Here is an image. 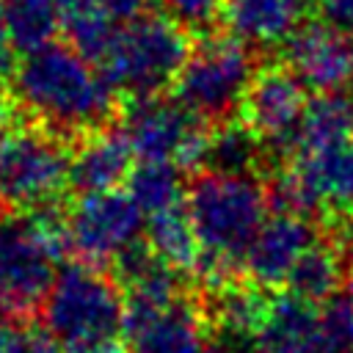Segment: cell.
Masks as SVG:
<instances>
[{
    "label": "cell",
    "mask_w": 353,
    "mask_h": 353,
    "mask_svg": "<svg viewBox=\"0 0 353 353\" xmlns=\"http://www.w3.org/2000/svg\"><path fill=\"white\" fill-rule=\"evenodd\" d=\"M268 306H270V298L259 287L229 284L226 290H221V301H218L221 331L254 342V336H256V331L268 314Z\"/></svg>",
    "instance_id": "d4e9b609"
},
{
    "label": "cell",
    "mask_w": 353,
    "mask_h": 353,
    "mask_svg": "<svg viewBox=\"0 0 353 353\" xmlns=\"http://www.w3.org/2000/svg\"><path fill=\"white\" fill-rule=\"evenodd\" d=\"M143 212L121 190L85 193L66 215L69 251L77 262L102 268L116 262L143 232Z\"/></svg>",
    "instance_id": "ba28073f"
},
{
    "label": "cell",
    "mask_w": 353,
    "mask_h": 353,
    "mask_svg": "<svg viewBox=\"0 0 353 353\" xmlns=\"http://www.w3.org/2000/svg\"><path fill=\"white\" fill-rule=\"evenodd\" d=\"M306 91L309 88L287 63L265 66L254 74L240 105V116L262 138V143L290 152L309 105Z\"/></svg>",
    "instance_id": "30bf717a"
},
{
    "label": "cell",
    "mask_w": 353,
    "mask_h": 353,
    "mask_svg": "<svg viewBox=\"0 0 353 353\" xmlns=\"http://www.w3.org/2000/svg\"><path fill=\"white\" fill-rule=\"evenodd\" d=\"M121 132L138 160H165L182 171L201 168L207 160L210 127L174 97L132 99Z\"/></svg>",
    "instance_id": "52a82bcc"
},
{
    "label": "cell",
    "mask_w": 353,
    "mask_h": 353,
    "mask_svg": "<svg viewBox=\"0 0 353 353\" xmlns=\"http://www.w3.org/2000/svg\"><path fill=\"white\" fill-rule=\"evenodd\" d=\"M268 207V190L251 174L204 171L185 193V210L201 248L199 254L234 270L265 223Z\"/></svg>",
    "instance_id": "7a4b0ae2"
},
{
    "label": "cell",
    "mask_w": 353,
    "mask_h": 353,
    "mask_svg": "<svg viewBox=\"0 0 353 353\" xmlns=\"http://www.w3.org/2000/svg\"><path fill=\"white\" fill-rule=\"evenodd\" d=\"M55 254L30 215L0 221V309L25 317L55 281Z\"/></svg>",
    "instance_id": "9c48e42d"
},
{
    "label": "cell",
    "mask_w": 353,
    "mask_h": 353,
    "mask_svg": "<svg viewBox=\"0 0 353 353\" xmlns=\"http://www.w3.org/2000/svg\"><path fill=\"white\" fill-rule=\"evenodd\" d=\"M127 193L146 218L179 207L185 204L182 168L165 160H141L127 176Z\"/></svg>",
    "instance_id": "7402d4cb"
},
{
    "label": "cell",
    "mask_w": 353,
    "mask_h": 353,
    "mask_svg": "<svg viewBox=\"0 0 353 353\" xmlns=\"http://www.w3.org/2000/svg\"><path fill=\"white\" fill-rule=\"evenodd\" d=\"M314 243L317 232L306 215L273 212L259 226L243 262L256 287H279L287 281L301 254Z\"/></svg>",
    "instance_id": "4fadbf2b"
},
{
    "label": "cell",
    "mask_w": 353,
    "mask_h": 353,
    "mask_svg": "<svg viewBox=\"0 0 353 353\" xmlns=\"http://www.w3.org/2000/svg\"><path fill=\"white\" fill-rule=\"evenodd\" d=\"M345 268H342V248H336L331 240L328 243H314L309 245L301 259L292 265L287 284L290 292L309 303H325L336 295L342 287Z\"/></svg>",
    "instance_id": "d6986e66"
},
{
    "label": "cell",
    "mask_w": 353,
    "mask_h": 353,
    "mask_svg": "<svg viewBox=\"0 0 353 353\" xmlns=\"http://www.w3.org/2000/svg\"><path fill=\"white\" fill-rule=\"evenodd\" d=\"M190 52L188 30L165 14H138L116 25L97 66L108 83L130 99L154 97L174 85Z\"/></svg>",
    "instance_id": "3957f363"
},
{
    "label": "cell",
    "mask_w": 353,
    "mask_h": 353,
    "mask_svg": "<svg viewBox=\"0 0 353 353\" xmlns=\"http://www.w3.org/2000/svg\"><path fill=\"white\" fill-rule=\"evenodd\" d=\"M262 138L240 119L218 121L207 141V171L218 174H251L262 160Z\"/></svg>",
    "instance_id": "ffe728a7"
},
{
    "label": "cell",
    "mask_w": 353,
    "mask_h": 353,
    "mask_svg": "<svg viewBox=\"0 0 353 353\" xmlns=\"http://www.w3.org/2000/svg\"><path fill=\"white\" fill-rule=\"evenodd\" d=\"M130 353H207V331L201 314L176 301L163 309L124 306V328Z\"/></svg>",
    "instance_id": "7c38bea8"
},
{
    "label": "cell",
    "mask_w": 353,
    "mask_h": 353,
    "mask_svg": "<svg viewBox=\"0 0 353 353\" xmlns=\"http://www.w3.org/2000/svg\"><path fill=\"white\" fill-rule=\"evenodd\" d=\"M61 353H130V350L121 342H116V336H108V339H88V342L63 345Z\"/></svg>",
    "instance_id": "f1b7e54d"
},
{
    "label": "cell",
    "mask_w": 353,
    "mask_h": 353,
    "mask_svg": "<svg viewBox=\"0 0 353 353\" xmlns=\"http://www.w3.org/2000/svg\"><path fill=\"white\" fill-rule=\"evenodd\" d=\"M146 245L174 270H193L199 259V240L185 204L146 218Z\"/></svg>",
    "instance_id": "44dd1931"
},
{
    "label": "cell",
    "mask_w": 353,
    "mask_h": 353,
    "mask_svg": "<svg viewBox=\"0 0 353 353\" xmlns=\"http://www.w3.org/2000/svg\"><path fill=\"white\" fill-rule=\"evenodd\" d=\"M132 157L135 154L121 130H94L83 135L80 146L72 152L69 185L80 196L116 190L121 182H127Z\"/></svg>",
    "instance_id": "9a60e30c"
},
{
    "label": "cell",
    "mask_w": 353,
    "mask_h": 353,
    "mask_svg": "<svg viewBox=\"0 0 353 353\" xmlns=\"http://www.w3.org/2000/svg\"><path fill=\"white\" fill-rule=\"evenodd\" d=\"M353 138V99L342 91L309 99L290 154H309Z\"/></svg>",
    "instance_id": "ac0fdd59"
},
{
    "label": "cell",
    "mask_w": 353,
    "mask_h": 353,
    "mask_svg": "<svg viewBox=\"0 0 353 353\" xmlns=\"http://www.w3.org/2000/svg\"><path fill=\"white\" fill-rule=\"evenodd\" d=\"M298 0H226L223 22L248 47H281L301 25Z\"/></svg>",
    "instance_id": "e0dca14e"
},
{
    "label": "cell",
    "mask_w": 353,
    "mask_h": 353,
    "mask_svg": "<svg viewBox=\"0 0 353 353\" xmlns=\"http://www.w3.org/2000/svg\"><path fill=\"white\" fill-rule=\"evenodd\" d=\"M3 14L11 47L19 52H30L55 41L61 28L55 0H3Z\"/></svg>",
    "instance_id": "cb8c5ba5"
},
{
    "label": "cell",
    "mask_w": 353,
    "mask_h": 353,
    "mask_svg": "<svg viewBox=\"0 0 353 353\" xmlns=\"http://www.w3.org/2000/svg\"><path fill=\"white\" fill-rule=\"evenodd\" d=\"M6 124H8V97L3 91V85H0V132L6 130Z\"/></svg>",
    "instance_id": "836d02e7"
},
{
    "label": "cell",
    "mask_w": 353,
    "mask_h": 353,
    "mask_svg": "<svg viewBox=\"0 0 353 353\" xmlns=\"http://www.w3.org/2000/svg\"><path fill=\"white\" fill-rule=\"evenodd\" d=\"M44 331L63 345L108 339L124 328V298L116 279L85 262L63 265L41 301Z\"/></svg>",
    "instance_id": "5b68a950"
},
{
    "label": "cell",
    "mask_w": 353,
    "mask_h": 353,
    "mask_svg": "<svg viewBox=\"0 0 353 353\" xmlns=\"http://www.w3.org/2000/svg\"><path fill=\"white\" fill-rule=\"evenodd\" d=\"M290 168L301 176L317 210L353 221V138L320 152L292 154Z\"/></svg>",
    "instance_id": "5bb4252c"
},
{
    "label": "cell",
    "mask_w": 353,
    "mask_h": 353,
    "mask_svg": "<svg viewBox=\"0 0 353 353\" xmlns=\"http://www.w3.org/2000/svg\"><path fill=\"white\" fill-rule=\"evenodd\" d=\"M61 14V28L69 36V44L77 47L85 58L99 61L108 41L116 33V19L105 11L102 0H55Z\"/></svg>",
    "instance_id": "603a6c76"
},
{
    "label": "cell",
    "mask_w": 353,
    "mask_h": 353,
    "mask_svg": "<svg viewBox=\"0 0 353 353\" xmlns=\"http://www.w3.org/2000/svg\"><path fill=\"white\" fill-rule=\"evenodd\" d=\"M66 138L30 124L0 132V210L33 212L58 201L69 185Z\"/></svg>",
    "instance_id": "8992f818"
},
{
    "label": "cell",
    "mask_w": 353,
    "mask_h": 353,
    "mask_svg": "<svg viewBox=\"0 0 353 353\" xmlns=\"http://www.w3.org/2000/svg\"><path fill=\"white\" fill-rule=\"evenodd\" d=\"M11 39L6 30V14H3V0H0V77L11 74Z\"/></svg>",
    "instance_id": "4dcf8cb0"
},
{
    "label": "cell",
    "mask_w": 353,
    "mask_h": 353,
    "mask_svg": "<svg viewBox=\"0 0 353 353\" xmlns=\"http://www.w3.org/2000/svg\"><path fill=\"white\" fill-rule=\"evenodd\" d=\"M11 97L39 127L61 138L102 130L116 108V88L102 69L61 41L22 52L11 69Z\"/></svg>",
    "instance_id": "6da1fadb"
},
{
    "label": "cell",
    "mask_w": 353,
    "mask_h": 353,
    "mask_svg": "<svg viewBox=\"0 0 353 353\" xmlns=\"http://www.w3.org/2000/svg\"><path fill=\"white\" fill-rule=\"evenodd\" d=\"M320 19L339 33H353V0H317Z\"/></svg>",
    "instance_id": "4316f807"
},
{
    "label": "cell",
    "mask_w": 353,
    "mask_h": 353,
    "mask_svg": "<svg viewBox=\"0 0 353 353\" xmlns=\"http://www.w3.org/2000/svg\"><path fill=\"white\" fill-rule=\"evenodd\" d=\"M14 353H61V350H58L55 339H52L47 331H39V328H22Z\"/></svg>",
    "instance_id": "83f0119b"
},
{
    "label": "cell",
    "mask_w": 353,
    "mask_h": 353,
    "mask_svg": "<svg viewBox=\"0 0 353 353\" xmlns=\"http://www.w3.org/2000/svg\"><path fill=\"white\" fill-rule=\"evenodd\" d=\"M350 353H353V345H350Z\"/></svg>",
    "instance_id": "d590c367"
},
{
    "label": "cell",
    "mask_w": 353,
    "mask_h": 353,
    "mask_svg": "<svg viewBox=\"0 0 353 353\" xmlns=\"http://www.w3.org/2000/svg\"><path fill=\"white\" fill-rule=\"evenodd\" d=\"M281 47L287 66L317 94L342 91L353 77V44L323 19L298 25Z\"/></svg>",
    "instance_id": "8fae6325"
},
{
    "label": "cell",
    "mask_w": 353,
    "mask_h": 353,
    "mask_svg": "<svg viewBox=\"0 0 353 353\" xmlns=\"http://www.w3.org/2000/svg\"><path fill=\"white\" fill-rule=\"evenodd\" d=\"M102 6L116 22H127V19L138 17V14H143L149 0H102Z\"/></svg>",
    "instance_id": "f546056e"
},
{
    "label": "cell",
    "mask_w": 353,
    "mask_h": 353,
    "mask_svg": "<svg viewBox=\"0 0 353 353\" xmlns=\"http://www.w3.org/2000/svg\"><path fill=\"white\" fill-rule=\"evenodd\" d=\"M301 6H309V3H317V0H298Z\"/></svg>",
    "instance_id": "e575fe53"
},
{
    "label": "cell",
    "mask_w": 353,
    "mask_h": 353,
    "mask_svg": "<svg viewBox=\"0 0 353 353\" xmlns=\"http://www.w3.org/2000/svg\"><path fill=\"white\" fill-rule=\"evenodd\" d=\"M19 331H22V325L3 323V320H0V353H14L17 339H19Z\"/></svg>",
    "instance_id": "1f68e13d"
},
{
    "label": "cell",
    "mask_w": 353,
    "mask_h": 353,
    "mask_svg": "<svg viewBox=\"0 0 353 353\" xmlns=\"http://www.w3.org/2000/svg\"><path fill=\"white\" fill-rule=\"evenodd\" d=\"M256 74L254 52L232 33H210L188 52L174 80V99L204 121H226L240 110Z\"/></svg>",
    "instance_id": "277c9868"
},
{
    "label": "cell",
    "mask_w": 353,
    "mask_h": 353,
    "mask_svg": "<svg viewBox=\"0 0 353 353\" xmlns=\"http://www.w3.org/2000/svg\"><path fill=\"white\" fill-rule=\"evenodd\" d=\"M165 17H171L185 30H207L215 19L223 17L226 0H160Z\"/></svg>",
    "instance_id": "484cf974"
},
{
    "label": "cell",
    "mask_w": 353,
    "mask_h": 353,
    "mask_svg": "<svg viewBox=\"0 0 353 353\" xmlns=\"http://www.w3.org/2000/svg\"><path fill=\"white\" fill-rule=\"evenodd\" d=\"M254 347L256 353H323L317 303H309L295 292L270 298Z\"/></svg>",
    "instance_id": "2e32d148"
},
{
    "label": "cell",
    "mask_w": 353,
    "mask_h": 353,
    "mask_svg": "<svg viewBox=\"0 0 353 353\" xmlns=\"http://www.w3.org/2000/svg\"><path fill=\"white\" fill-rule=\"evenodd\" d=\"M339 290H342V295H339V298H342V301H347V303L353 306V262L347 265V270H345V279H342V287H339Z\"/></svg>",
    "instance_id": "d6a6232c"
}]
</instances>
